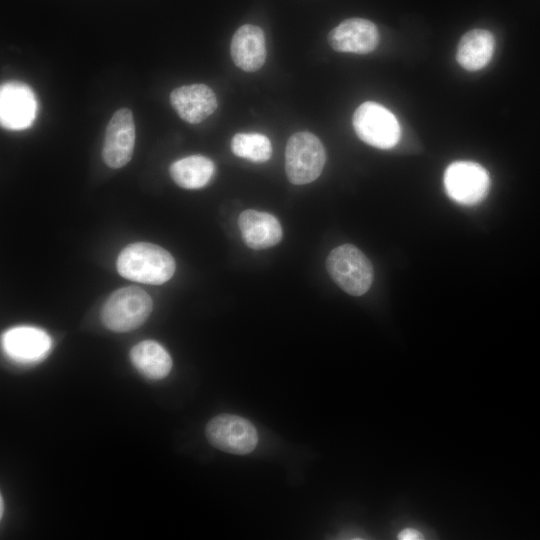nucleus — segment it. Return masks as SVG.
<instances>
[{
	"instance_id": "dca6fc26",
	"label": "nucleus",
	"mask_w": 540,
	"mask_h": 540,
	"mask_svg": "<svg viewBox=\"0 0 540 540\" xmlns=\"http://www.w3.org/2000/svg\"><path fill=\"white\" fill-rule=\"evenodd\" d=\"M130 359L142 375L153 380L166 377L172 368L169 353L153 340L137 343L131 349Z\"/></svg>"
},
{
	"instance_id": "aec40b11",
	"label": "nucleus",
	"mask_w": 540,
	"mask_h": 540,
	"mask_svg": "<svg viewBox=\"0 0 540 540\" xmlns=\"http://www.w3.org/2000/svg\"><path fill=\"white\" fill-rule=\"evenodd\" d=\"M0 506H1L0 514H1V516H2V514H3V501H2V497H1Z\"/></svg>"
},
{
	"instance_id": "f03ea898",
	"label": "nucleus",
	"mask_w": 540,
	"mask_h": 540,
	"mask_svg": "<svg viewBox=\"0 0 540 540\" xmlns=\"http://www.w3.org/2000/svg\"><path fill=\"white\" fill-rule=\"evenodd\" d=\"M152 309L153 302L146 291L137 286L123 287L114 291L103 305L101 320L113 332H129L140 327Z\"/></svg>"
},
{
	"instance_id": "0eeeda50",
	"label": "nucleus",
	"mask_w": 540,
	"mask_h": 540,
	"mask_svg": "<svg viewBox=\"0 0 540 540\" xmlns=\"http://www.w3.org/2000/svg\"><path fill=\"white\" fill-rule=\"evenodd\" d=\"M448 196L462 205L481 202L489 191L490 178L484 167L472 161L451 163L444 174Z\"/></svg>"
},
{
	"instance_id": "f3484780",
	"label": "nucleus",
	"mask_w": 540,
	"mask_h": 540,
	"mask_svg": "<svg viewBox=\"0 0 540 540\" xmlns=\"http://www.w3.org/2000/svg\"><path fill=\"white\" fill-rule=\"evenodd\" d=\"M215 165L201 155H192L171 164L170 175L174 182L185 189L204 187L213 177Z\"/></svg>"
},
{
	"instance_id": "6ab92c4d",
	"label": "nucleus",
	"mask_w": 540,
	"mask_h": 540,
	"mask_svg": "<svg viewBox=\"0 0 540 540\" xmlns=\"http://www.w3.org/2000/svg\"><path fill=\"white\" fill-rule=\"evenodd\" d=\"M423 534L417 529L405 528L398 534V539L401 540H417L422 539Z\"/></svg>"
},
{
	"instance_id": "39448f33",
	"label": "nucleus",
	"mask_w": 540,
	"mask_h": 540,
	"mask_svg": "<svg viewBox=\"0 0 540 540\" xmlns=\"http://www.w3.org/2000/svg\"><path fill=\"white\" fill-rule=\"evenodd\" d=\"M352 122L357 136L373 147L390 149L399 142L401 129L398 120L379 103H362L355 110Z\"/></svg>"
},
{
	"instance_id": "a211bd4d",
	"label": "nucleus",
	"mask_w": 540,
	"mask_h": 540,
	"mask_svg": "<svg viewBox=\"0 0 540 540\" xmlns=\"http://www.w3.org/2000/svg\"><path fill=\"white\" fill-rule=\"evenodd\" d=\"M231 150L236 156L253 162H265L272 155L269 138L259 133L235 134L231 141Z\"/></svg>"
},
{
	"instance_id": "4468645a",
	"label": "nucleus",
	"mask_w": 540,
	"mask_h": 540,
	"mask_svg": "<svg viewBox=\"0 0 540 540\" xmlns=\"http://www.w3.org/2000/svg\"><path fill=\"white\" fill-rule=\"evenodd\" d=\"M238 226L244 243L254 250L267 249L278 244L283 235L276 217L252 209L239 215Z\"/></svg>"
},
{
	"instance_id": "f8f14e48",
	"label": "nucleus",
	"mask_w": 540,
	"mask_h": 540,
	"mask_svg": "<svg viewBox=\"0 0 540 540\" xmlns=\"http://www.w3.org/2000/svg\"><path fill=\"white\" fill-rule=\"evenodd\" d=\"M170 103L184 121L197 124L209 117L217 108V98L204 84L184 85L170 94Z\"/></svg>"
},
{
	"instance_id": "1a4fd4ad",
	"label": "nucleus",
	"mask_w": 540,
	"mask_h": 540,
	"mask_svg": "<svg viewBox=\"0 0 540 540\" xmlns=\"http://www.w3.org/2000/svg\"><path fill=\"white\" fill-rule=\"evenodd\" d=\"M36 99L26 84L10 81L0 88V122L2 127L21 130L29 127L36 115Z\"/></svg>"
},
{
	"instance_id": "9d476101",
	"label": "nucleus",
	"mask_w": 540,
	"mask_h": 540,
	"mask_svg": "<svg viewBox=\"0 0 540 540\" xmlns=\"http://www.w3.org/2000/svg\"><path fill=\"white\" fill-rule=\"evenodd\" d=\"M328 42L338 52L367 54L377 47L379 32L370 20L349 18L329 32Z\"/></svg>"
},
{
	"instance_id": "6e6552de",
	"label": "nucleus",
	"mask_w": 540,
	"mask_h": 540,
	"mask_svg": "<svg viewBox=\"0 0 540 540\" xmlns=\"http://www.w3.org/2000/svg\"><path fill=\"white\" fill-rule=\"evenodd\" d=\"M135 144V124L128 108L117 110L111 117L104 138L102 157L107 166L117 169L131 159Z\"/></svg>"
},
{
	"instance_id": "9b49d317",
	"label": "nucleus",
	"mask_w": 540,
	"mask_h": 540,
	"mask_svg": "<svg viewBox=\"0 0 540 540\" xmlns=\"http://www.w3.org/2000/svg\"><path fill=\"white\" fill-rule=\"evenodd\" d=\"M51 345L49 335L35 327H15L2 336L5 353L20 363H33L43 359L50 351Z\"/></svg>"
},
{
	"instance_id": "423d86ee",
	"label": "nucleus",
	"mask_w": 540,
	"mask_h": 540,
	"mask_svg": "<svg viewBox=\"0 0 540 540\" xmlns=\"http://www.w3.org/2000/svg\"><path fill=\"white\" fill-rule=\"evenodd\" d=\"M205 433L212 446L235 455L251 453L258 443V434L253 424L232 414H221L212 418Z\"/></svg>"
},
{
	"instance_id": "f257e3e1",
	"label": "nucleus",
	"mask_w": 540,
	"mask_h": 540,
	"mask_svg": "<svg viewBox=\"0 0 540 540\" xmlns=\"http://www.w3.org/2000/svg\"><path fill=\"white\" fill-rule=\"evenodd\" d=\"M118 273L129 280L161 285L172 278L176 264L164 248L146 242L126 246L117 258Z\"/></svg>"
},
{
	"instance_id": "20e7f679",
	"label": "nucleus",
	"mask_w": 540,
	"mask_h": 540,
	"mask_svg": "<svg viewBox=\"0 0 540 540\" xmlns=\"http://www.w3.org/2000/svg\"><path fill=\"white\" fill-rule=\"evenodd\" d=\"M325 161L324 146L314 134L297 132L289 138L285 150V170L292 184L303 185L317 179Z\"/></svg>"
},
{
	"instance_id": "2eb2a0df",
	"label": "nucleus",
	"mask_w": 540,
	"mask_h": 540,
	"mask_svg": "<svg viewBox=\"0 0 540 540\" xmlns=\"http://www.w3.org/2000/svg\"><path fill=\"white\" fill-rule=\"evenodd\" d=\"M495 49L493 34L481 28L465 33L457 47L456 60L468 71H477L485 67L491 60Z\"/></svg>"
},
{
	"instance_id": "ddd939ff",
	"label": "nucleus",
	"mask_w": 540,
	"mask_h": 540,
	"mask_svg": "<svg viewBox=\"0 0 540 540\" xmlns=\"http://www.w3.org/2000/svg\"><path fill=\"white\" fill-rule=\"evenodd\" d=\"M234 64L246 72L259 70L266 60V41L263 30L252 24L239 27L231 40Z\"/></svg>"
},
{
	"instance_id": "7ed1b4c3",
	"label": "nucleus",
	"mask_w": 540,
	"mask_h": 540,
	"mask_svg": "<svg viewBox=\"0 0 540 540\" xmlns=\"http://www.w3.org/2000/svg\"><path fill=\"white\" fill-rule=\"evenodd\" d=\"M326 269L332 280L352 296L365 294L373 282L374 271L370 260L351 244L334 248L326 259Z\"/></svg>"
}]
</instances>
